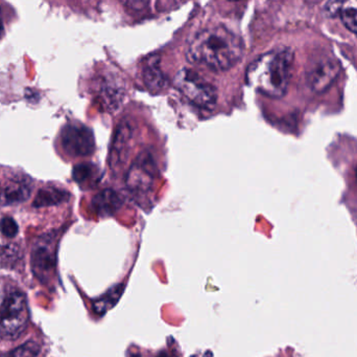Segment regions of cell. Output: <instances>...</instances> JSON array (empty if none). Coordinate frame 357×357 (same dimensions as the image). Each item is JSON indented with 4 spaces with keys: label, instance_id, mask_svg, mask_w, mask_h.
Returning <instances> with one entry per match:
<instances>
[{
    "label": "cell",
    "instance_id": "cell-1",
    "mask_svg": "<svg viewBox=\"0 0 357 357\" xmlns=\"http://www.w3.org/2000/svg\"><path fill=\"white\" fill-rule=\"evenodd\" d=\"M243 50L238 36L218 25L197 34L186 56L195 64H204L213 71H228L241 61Z\"/></svg>",
    "mask_w": 357,
    "mask_h": 357
},
{
    "label": "cell",
    "instance_id": "cell-2",
    "mask_svg": "<svg viewBox=\"0 0 357 357\" xmlns=\"http://www.w3.org/2000/svg\"><path fill=\"white\" fill-rule=\"evenodd\" d=\"M294 54L289 48L272 50L258 57L248 66V84L270 98L284 96L291 79Z\"/></svg>",
    "mask_w": 357,
    "mask_h": 357
},
{
    "label": "cell",
    "instance_id": "cell-3",
    "mask_svg": "<svg viewBox=\"0 0 357 357\" xmlns=\"http://www.w3.org/2000/svg\"><path fill=\"white\" fill-rule=\"evenodd\" d=\"M29 312L25 296L10 291L0 305V335L8 341L19 339L29 326Z\"/></svg>",
    "mask_w": 357,
    "mask_h": 357
},
{
    "label": "cell",
    "instance_id": "cell-4",
    "mask_svg": "<svg viewBox=\"0 0 357 357\" xmlns=\"http://www.w3.org/2000/svg\"><path fill=\"white\" fill-rule=\"evenodd\" d=\"M174 85L197 106L210 108L218 100L216 88L190 69H181L176 75Z\"/></svg>",
    "mask_w": 357,
    "mask_h": 357
},
{
    "label": "cell",
    "instance_id": "cell-5",
    "mask_svg": "<svg viewBox=\"0 0 357 357\" xmlns=\"http://www.w3.org/2000/svg\"><path fill=\"white\" fill-rule=\"evenodd\" d=\"M158 173L154 156L148 151L140 153L126 176V186L135 196H146L154 186Z\"/></svg>",
    "mask_w": 357,
    "mask_h": 357
},
{
    "label": "cell",
    "instance_id": "cell-6",
    "mask_svg": "<svg viewBox=\"0 0 357 357\" xmlns=\"http://www.w3.org/2000/svg\"><path fill=\"white\" fill-rule=\"evenodd\" d=\"M341 71V64L335 56L317 54L308 64L306 80L308 85L317 94L326 92L337 80Z\"/></svg>",
    "mask_w": 357,
    "mask_h": 357
},
{
    "label": "cell",
    "instance_id": "cell-7",
    "mask_svg": "<svg viewBox=\"0 0 357 357\" xmlns=\"http://www.w3.org/2000/svg\"><path fill=\"white\" fill-rule=\"evenodd\" d=\"M61 144L65 152L73 157L91 155L96 148V140L91 130L79 123L68 124L63 128Z\"/></svg>",
    "mask_w": 357,
    "mask_h": 357
},
{
    "label": "cell",
    "instance_id": "cell-8",
    "mask_svg": "<svg viewBox=\"0 0 357 357\" xmlns=\"http://www.w3.org/2000/svg\"><path fill=\"white\" fill-rule=\"evenodd\" d=\"M56 245L48 235L38 241L31 252V270L40 281H45L56 268Z\"/></svg>",
    "mask_w": 357,
    "mask_h": 357
},
{
    "label": "cell",
    "instance_id": "cell-9",
    "mask_svg": "<svg viewBox=\"0 0 357 357\" xmlns=\"http://www.w3.org/2000/svg\"><path fill=\"white\" fill-rule=\"evenodd\" d=\"M31 194V182L26 176H15L0 182V205L24 203Z\"/></svg>",
    "mask_w": 357,
    "mask_h": 357
},
{
    "label": "cell",
    "instance_id": "cell-10",
    "mask_svg": "<svg viewBox=\"0 0 357 357\" xmlns=\"http://www.w3.org/2000/svg\"><path fill=\"white\" fill-rule=\"evenodd\" d=\"M132 136H133V128H132L131 124L127 121L121 122L115 131L112 147H111V169L119 170L127 163Z\"/></svg>",
    "mask_w": 357,
    "mask_h": 357
},
{
    "label": "cell",
    "instance_id": "cell-11",
    "mask_svg": "<svg viewBox=\"0 0 357 357\" xmlns=\"http://www.w3.org/2000/svg\"><path fill=\"white\" fill-rule=\"evenodd\" d=\"M123 197L116 191L107 189L94 196L92 207L98 216L108 217L116 213L123 205Z\"/></svg>",
    "mask_w": 357,
    "mask_h": 357
},
{
    "label": "cell",
    "instance_id": "cell-12",
    "mask_svg": "<svg viewBox=\"0 0 357 357\" xmlns=\"http://www.w3.org/2000/svg\"><path fill=\"white\" fill-rule=\"evenodd\" d=\"M142 75L146 87L152 92H160L167 84V79L160 67V60L157 56H153L146 60Z\"/></svg>",
    "mask_w": 357,
    "mask_h": 357
},
{
    "label": "cell",
    "instance_id": "cell-13",
    "mask_svg": "<svg viewBox=\"0 0 357 357\" xmlns=\"http://www.w3.org/2000/svg\"><path fill=\"white\" fill-rule=\"evenodd\" d=\"M69 193L62 189L54 188V187H47L42 189L36 195L35 201L33 203V207H52V205H59L61 203L68 201Z\"/></svg>",
    "mask_w": 357,
    "mask_h": 357
},
{
    "label": "cell",
    "instance_id": "cell-14",
    "mask_svg": "<svg viewBox=\"0 0 357 357\" xmlns=\"http://www.w3.org/2000/svg\"><path fill=\"white\" fill-rule=\"evenodd\" d=\"M340 15L345 27L357 36V0H343Z\"/></svg>",
    "mask_w": 357,
    "mask_h": 357
},
{
    "label": "cell",
    "instance_id": "cell-15",
    "mask_svg": "<svg viewBox=\"0 0 357 357\" xmlns=\"http://www.w3.org/2000/svg\"><path fill=\"white\" fill-rule=\"evenodd\" d=\"M123 291V285H117L114 289H110L104 297L98 300L93 305L96 314H100V316L106 314L109 309H111L119 302Z\"/></svg>",
    "mask_w": 357,
    "mask_h": 357
},
{
    "label": "cell",
    "instance_id": "cell-16",
    "mask_svg": "<svg viewBox=\"0 0 357 357\" xmlns=\"http://www.w3.org/2000/svg\"><path fill=\"white\" fill-rule=\"evenodd\" d=\"M94 174V168L91 163H79L73 168V177L77 184L86 182Z\"/></svg>",
    "mask_w": 357,
    "mask_h": 357
},
{
    "label": "cell",
    "instance_id": "cell-17",
    "mask_svg": "<svg viewBox=\"0 0 357 357\" xmlns=\"http://www.w3.org/2000/svg\"><path fill=\"white\" fill-rule=\"evenodd\" d=\"M41 352V347L36 342L29 341L23 344L20 347L16 348L14 351L10 352V356H38Z\"/></svg>",
    "mask_w": 357,
    "mask_h": 357
},
{
    "label": "cell",
    "instance_id": "cell-18",
    "mask_svg": "<svg viewBox=\"0 0 357 357\" xmlns=\"http://www.w3.org/2000/svg\"><path fill=\"white\" fill-rule=\"evenodd\" d=\"M18 224L12 217H3L0 220V232L6 238H14L18 234Z\"/></svg>",
    "mask_w": 357,
    "mask_h": 357
},
{
    "label": "cell",
    "instance_id": "cell-19",
    "mask_svg": "<svg viewBox=\"0 0 357 357\" xmlns=\"http://www.w3.org/2000/svg\"><path fill=\"white\" fill-rule=\"evenodd\" d=\"M19 258V249L16 245H6L4 247H0V259L10 264V262H17Z\"/></svg>",
    "mask_w": 357,
    "mask_h": 357
},
{
    "label": "cell",
    "instance_id": "cell-20",
    "mask_svg": "<svg viewBox=\"0 0 357 357\" xmlns=\"http://www.w3.org/2000/svg\"><path fill=\"white\" fill-rule=\"evenodd\" d=\"M134 10H142L148 6L150 0H121Z\"/></svg>",
    "mask_w": 357,
    "mask_h": 357
},
{
    "label": "cell",
    "instance_id": "cell-21",
    "mask_svg": "<svg viewBox=\"0 0 357 357\" xmlns=\"http://www.w3.org/2000/svg\"><path fill=\"white\" fill-rule=\"evenodd\" d=\"M2 34H3V22H2L1 15H0V38H1Z\"/></svg>",
    "mask_w": 357,
    "mask_h": 357
},
{
    "label": "cell",
    "instance_id": "cell-22",
    "mask_svg": "<svg viewBox=\"0 0 357 357\" xmlns=\"http://www.w3.org/2000/svg\"><path fill=\"white\" fill-rule=\"evenodd\" d=\"M228 1L236 2V1H241V0H228Z\"/></svg>",
    "mask_w": 357,
    "mask_h": 357
},
{
    "label": "cell",
    "instance_id": "cell-23",
    "mask_svg": "<svg viewBox=\"0 0 357 357\" xmlns=\"http://www.w3.org/2000/svg\"><path fill=\"white\" fill-rule=\"evenodd\" d=\"M356 175H357V169H356Z\"/></svg>",
    "mask_w": 357,
    "mask_h": 357
}]
</instances>
